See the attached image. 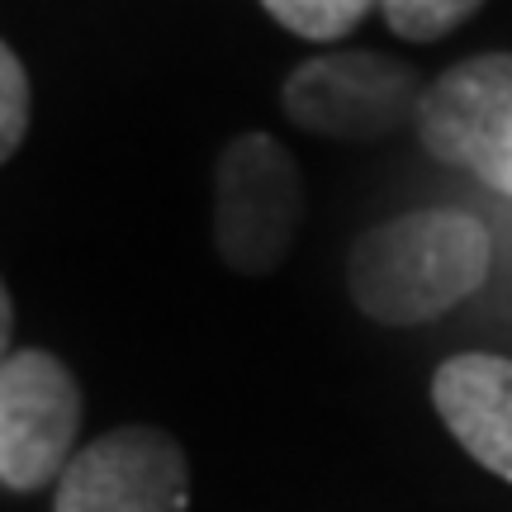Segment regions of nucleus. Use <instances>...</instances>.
I'll return each instance as SVG.
<instances>
[{
  "label": "nucleus",
  "instance_id": "1",
  "mask_svg": "<svg viewBox=\"0 0 512 512\" xmlns=\"http://www.w3.org/2000/svg\"><path fill=\"white\" fill-rule=\"evenodd\" d=\"M489 266H494V238L475 214L422 209L356 238L347 285L366 318L389 328H413L465 304L489 280Z\"/></svg>",
  "mask_w": 512,
  "mask_h": 512
},
{
  "label": "nucleus",
  "instance_id": "2",
  "mask_svg": "<svg viewBox=\"0 0 512 512\" xmlns=\"http://www.w3.org/2000/svg\"><path fill=\"white\" fill-rule=\"evenodd\" d=\"M304 219L299 166L271 133H242L214 171V247L238 275H271Z\"/></svg>",
  "mask_w": 512,
  "mask_h": 512
},
{
  "label": "nucleus",
  "instance_id": "3",
  "mask_svg": "<svg viewBox=\"0 0 512 512\" xmlns=\"http://www.w3.org/2000/svg\"><path fill=\"white\" fill-rule=\"evenodd\" d=\"M418 72L384 53H328L299 62L285 81L290 124L318 138L375 143L418 124Z\"/></svg>",
  "mask_w": 512,
  "mask_h": 512
},
{
  "label": "nucleus",
  "instance_id": "4",
  "mask_svg": "<svg viewBox=\"0 0 512 512\" xmlns=\"http://www.w3.org/2000/svg\"><path fill=\"white\" fill-rule=\"evenodd\" d=\"M418 138L437 162L512 195V53H479L441 72L418 100Z\"/></svg>",
  "mask_w": 512,
  "mask_h": 512
},
{
  "label": "nucleus",
  "instance_id": "5",
  "mask_svg": "<svg viewBox=\"0 0 512 512\" xmlns=\"http://www.w3.org/2000/svg\"><path fill=\"white\" fill-rule=\"evenodd\" d=\"M81 432V384L53 351H10L0 361V484L34 494L62 479Z\"/></svg>",
  "mask_w": 512,
  "mask_h": 512
},
{
  "label": "nucleus",
  "instance_id": "6",
  "mask_svg": "<svg viewBox=\"0 0 512 512\" xmlns=\"http://www.w3.org/2000/svg\"><path fill=\"white\" fill-rule=\"evenodd\" d=\"M190 460L162 427H119L81 446L57 479L53 512H185Z\"/></svg>",
  "mask_w": 512,
  "mask_h": 512
},
{
  "label": "nucleus",
  "instance_id": "7",
  "mask_svg": "<svg viewBox=\"0 0 512 512\" xmlns=\"http://www.w3.org/2000/svg\"><path fill=\"white\" fill-rule=\"evenodd\" d=\"M446 432L489 470L512 484V361L508 356H484L465 351L451 356L432 380Z\"/></svg>",
  "mask_w": 512,
  "mask_h": 512
},
{
  "label": "nucleus",
  "instance_id": "8",
  "mask_svg": "<svg viewBox=\"0 0 512 512\" xmlns=\"http://www.w3.org/2000/svg\"><path fill=\"white\" fill-rule=\"evenodd\" d=\"M261 5L290 34L309 38V43H337L370 15L375 0H261Z\"/></svg>",
  "mask_w": 512,
  "mask_h": 512
},
{
  "label": "nucleus",
  "instance_id": "9",
  "mask_svg": "<svg viewBox=\"0 0 512 512\" xmlns=\"http://www.w3.org/2000/svg\"><path fill=\"white\" fill-rule=\"evenodd\" d=\"M484 0H380L384 24L408 43H437L460 29Z\"/></svg>",
  "mask_w": 512,
  "mask_h": 512
},
{
  "label": "nucleus",
  "instance_id": "10",
  "mask_svg": "<svg viewBox=\"0 0 512 512\" xmlns=\"http://www.w3.org/2000/svg\"><path fill=\"white\" fill-rule=\"evenodd\" d=\"M29 133V76L10 43H0V162H10Z\"/></svg>",
  "mask_w": 512,
  "mask_h": 512
},
{
  "label": "nucleus",
  "instance_id": "11",
  "mask_svg": "<svg viewBox=\"0 0 512 512\" xmlns=\"http://www.w3.org/2000/svg\"><path fill=\"white\" fill-rule=\"evenodd\" d=\"M10 337H15V304H10V290L0 280V361L10 356Z\"/></svg>",
  "mask_w": 512,
  "mask_h": 512
}]
</instances>
